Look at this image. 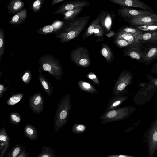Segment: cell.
Instances as JSON below:
<instances>
[{
  "label": "cell",
  "mask_w": 157,
  "mask_h": 157,
  "mask_svg": "<svg viewBox=\"0 0 157 157\" xmlns=\"http://www.w3.org/2000/svg\"><path fill=\"white\" fill-rule=\"evenodd\" d=\"M90 17L89 15H86L67 21L68 23L63 29L55 33L56 39H60V43H66L76 38L85 29Z\"/></svg>",
  "instance_id": "obj_1"
},
{
  "label": "cell",
  "mask_w": 157,
  "mask_h": 157,
  "mask_svg": "<svg viewBox=\"0 0 157 157\" xmlns=\"http://www.w3.org/2000/svg\"><path fill=\"white\" fill-rule=\"evenodd\" d=\"M71 108L70 96L67 94L61 98L56 110L54 124L56 134L67 123Z\"/></svg>",
  "instance_id": "obj_2"
},
{
  "label": "cell",
  "mask_w": 157,
  "mask_h": 157,
  "mask_svg": "<svg viewBox=\"0 0 157 157\" xmlns=\"http://www.w3.org/2000/svg\"><path fill=\"white\" fill-rule=\"evenodd\" d=\"M38 61L42 71H47L57 80H60L63 73V70L58 59L52 55L48 54L40 57Z\"/></svg>",
  "instance_id": "obj_3"
},
{
  "label": "cell",
  "mask_w": 157,
  "mask_h": 157,
  "mask_svg": "<svg viewBox=\"0 0 157 157\" xmlns=\"http://www.w3.org/2000/svg\"><path fill=\"white\" fill-rule=\"evenodd\" d=\"M132 108L129 107H119L104 112L100 117L101 123L105 124L110 122L122 120L128 117L132 113Z\"/></svg>",
  "instance_id": "obj_4"
},
{
  "label": "cell",
  "mask_w": 157,
  "mask_h": 157,
  "mask_svg": "<svg viewBox=\"0 0 157 157\" xmlns=\"http://www.w3.org/2000/svg\"><path fill=\"white\" fill-rule=\"evenodd\" d=\"M70 58L78 66L87 67L90 65V58L88 51L83 46L79 47L73 49L70 53Z\"/></svg>",
  "instance_id": "obj_5"
},
{
  "label": "cell",
  "mask_w": 157,
  "mask_h": 157,
  "mask_svg": "<svg viewBox=\"0 0 157 157\" xmlns=\"http://www.w3.org/2000/svg\"><path fill=\"white\" fill-rule=\"evenodd\" d=\"M133 78V75L129 71L124 70L118 77L113 86L112 96L122 92L125 88L131 84Z\"/></svg>",
  "instance_id": "obj_6"
},
{
  "label": "cell",
  "mask_w": 157,
  "mask_h": 157,
  "mask_svg": "<svg viewBox=\"0 0 157 157\" xmlns=\"http://www.w3.org/2000/svg\"><path fill=\"white\" fill-rule=\"evenodd\" d=\"M117 14L124 18L125 22L128 21L131 18L141 15H147L153 13L144 10H137L129 7L121 6L117 10Z\"/></svg>",
  "instance_id": "obj_7"
},
{
  "label": "cell",
  "mask_w": 157,
  "mask_h": 157,
  "mask_svg": "<svg viewBox=\"0 0 157 157\" xmlns=\"http://www.w3.org/2000/svg\"><path fill=\"white\" fill-rule=\"evenodd\" d=\"M90 3L85 0H73L67 1L60 6L56 10L52 12L54 14H62L63 13L79 7H87Z\"/></svg>",
  "instance_id": "obj_8"
},
{
  "label": "cell",
  "mask_w": 157,
  "mask_h": 157,
  "mask_svg": "<svg viewBox=\"0 0 157 157\" xmlns=\"http://www.w3.org/2000/svg\"><path fill=\"white\" fill-rule=\"evenodd\" d=\"M131 25L136 26L157 25V14L139 16L133 17L128 21Z\"/></svg>",
  "instance_id": "obj_9"
},
{
  "label": "cell",
  "mask_w": 157,
  "mask_h": 157,
  "mask_svg": "<svg viewBox=\"0 0 157 157\" xmlns=\"http://www.w3.org/2000/svg\"><path fill=\"white\" fill-rule=\"evenodd\" d=\"M29 106L33 113L40 114L42 112L44 100L41 93L38 92L33 94L29 97Z\"/></svg>",
  "instance_id": "obj_10"
},
{
  "label": "cell",
  "mask_w": 157,
  "mask_h": 157,
  "mask_svg": "<svg viewBox=\"0 0 157 157\" xmlns=\"http://www.w3.org/2000/svg\"><path fill=\"white\" fill-rule=\"evenodd\" d=\"M141 45L140 43L139 42L130 45L124 52V55L136 59L139 62H144V58L147 50H142Z\"/></svg>",
  "instance_id": "obj_11"
},
{
  "label": "cell",
  "mask_w": 157,
  "mask_h": 157,
  "mask_svg": "<svg viewBox=\"0 0 157 157\" xmlns=\"http://www.w3.org/2000/svg\"><path fill=\"white\" fill-rule=\"evenodd\" d=\"M148 138L149 155L152 156L157 149V119L150 130Z\"/></svg>",
  "instance_id": "obj_12"
},
{
  "label": "cell",
  "mask_w": 157,
  "mask_h": 157,
  "mask_svg": "<svg viewBox=\"0 0 157 157\" xmlns=\"http://www.w3.org/2000/svg\"><path fill=\"white\" fill-rule=\"evenodd\" d=\"M112 3L121 6L137 7L143 10H147L149 7L140 0H108Z\"/></svg>",
  "instance_id": "obj_13"
},
{
  "label": "cell",
  "mask_w": 157,
  "mask_h": 157,
  "mask_svg": "<svg viewBox=\"0 0 157 157\" xmlns=\"http://www.w3.org/2000/svg\"><path fill=\"white\" fill-rule=\"evenodd\" d=\"M101 13L100 24L104 29L109 31L112 26L116 17L113 12L110 13L106 10H100Z\"/></svg>",
  "instance_id": "obj_14"
},
{
  "label": "cell",
  "mask_w": 157,
  "mask_h": 157,
  "mask_svg": "<svg viewBox=\"0 0 157 157\" xmlns=\"http://www.w3.org/2000/svg\"><path fill=\"white\" fill-rule=\"evenodd\" d=\"M10 138L4 127L0 131V157H3L7 152L10 147Z\"/></svg>",
  "instance_id": "obj_15"
},
{
  "label": "cell",
  "mask_w": 157,
  "mask_h": 157,
  "mask_svg": "<svg viewBox=\"0 0 157 157\" xmlns=\"http://www.w3.org/2000/svg\"><path fill=\"white\" fill-rule=\"evenodd\" d=\"M123 90L121 92L112 96L109 101L108 105L105 112L117 108L125 101L128 97L124 95Z\"/></svg>",
  "instance_id": "obj_16"
},
{
  "label": "cell",
  "mask_w": 157,
  "mask_h": 157,
  "mask_svg": "<svg viewBox=\"0 0 157 157\" xmlns=\"http://www.w3.org/2000/svg\"><path fill=\"white\" fill-rule=\"evenodd\" d=\"M136 42L154 43L157 41V32H147L135 36Z\"/></svg>",
  "instance_id": "obj_17"
},
{
  "label": "cell",
  "mask_w": 157,
  "mask_h": 157,
  "mask_svg": "<svg viewBox=\"0 0 157 157\" xmlns=\"http://www.w3.org/2000/svg\"><path fill=\"white\" fill-rule=\"evenodd\" d=\"M38 69L39 72V77L40 82L44 91L50 97L53 91L54 87L51 83L43 75L41 68L40 67Z\"/></svg>",
  "instance_id": "obj_18"
},
{
  "label": "cell",
  "mask_w": 157,
  "mask_h": 157,
  "mask_svg": "<svg viewBox=\"0 0 157 157\" xmlns=\"http://www.w3.org/2000/svg\"><path fill=\"white\" fill-rule=\"evenodd\" d=\"M25 3L23 0H10L7 6V9L9 15L18 12L21 10Z\"/></svg>",
  "instance_id": "obj_19"
},
{
  "label": "cell",
  "mask_w": 157,
  "mask_h": 157,
  "mask_svg": "<svg viewBox=\"0 0 157 157\" xmlns=\"http://www.w3.org/2000/svg\"><path fill=\"white\" fill-rule=\"evenodd\" d=\"M101 16V13H100L96 18L91 22L82 36L81 38L82 40H85L94 34V29L96 25L100 21Z\"/></svg>",
  "instance_id": "obj_20"
},
{
  "label": "cell",
  "mask_w": 157,
  "mask_h": 157,
  "mask_svg": "<svg viewBox=\"0 0 157 157\" xmlns=\"http://www.w3.org/2000/svg\"><path fill=\"white\" fill-rule=\"evenodd\" d=\"M27 17L26 9L21 10L14 15L9 21L11 24L18 25L22 23Z\"/></svg>",
  "instance_id": "obj_21"
},
{
  "label": "cell",
  "mask_w": 157,
  "mask_h": 157,
  "mask_svg": "<svg viewBox=\"0 0 157 157\" xmlns=\"http://www.w3.org/2000/svg\"><path fill=\"white\" fill-rule=\"evenodd\" d=\"M24 133L25 136L31 140H36L38 133L36 128L30 124L25 126L24 128Z\"/></svg>",
  "instance_id": "obj_22"
},
{
  "label": "cell",
  "mask_w": 157,
  "mask_h": 157,
  "mask_svg": "<svg viewBox=\"0 0 157 157\" xmlns=\"http://www.w3.org/2000/svg\"><path fill=\"white\" fill-rule=\"evenodd\" d=\"M101 48L100 52L106 59L107 63H110L114 60V57L112 51L109 47L104 43L101 45Z\"/></svg>",
  "instance_id": "obj_23"
},
{
  "label": "cell",
  "mask_w": 157,
  "mask_h": 157,
  "mask_svg": "<svg viewBox=\"0 0 157 157\" xmlns=\"http://www.w3.org/2000/svg\"><path fill=\"white\" fill-rule=\"evenodd\" d=\"M83 7H79L73 10L65 11L61 14L64 15L63 19L66 21L73 20L83 10Z\"/></svg>",
  "instance_id": "obj_24"
},
{
  "label": "cell",
  "mask_w": 157,
  "mask_h": 157,
  "mask_svg": "<svg viewBox=\"0 0 157 157\" xmlns=\"http://www.w3.org/2000/svg\"><path fill=\"white\" fill-rule=\"evenodd\" d=\"M157 59V47L149 48L145 55L144 62L146 64Z\"/></svg>",
  "instance_id": "obj_25"
},
{
  "label": "cell",
  "mask_w": 157,
  "mask_h": 157,
  "mask_svg": "<svg viewBox=\"0 0 157 157\" xmlns=\"http://www.w3.org/2000/svg\"><path fill=\"white\" fill-rule=\"evenodd\" d=\"M78 86L82 90L90 94H96L97 90L92 85L87 82L80 80L77 82Z\"/></svg>",
  "instance_id": "obj_26"
},
{
  "label": "cell",
  "mask_w": 157,
  "mask_h": 157,
  "mask_svg": "<svg viewBox=\"0 0 157 157\" xmlns=\"http://www.w3.org/2000/svg\"><path fill=\"white\" fill-rule=\"evenodd\" d=\"M115 38L124 40L128 42L130 45L136 42L135 36L133 35L119 30L116 34Z\"/></svg>",
  "instance_id": "obj_27"
},
{
  "label": "cell",
  "mask_w": 157,
  "mask_h": 157,
  "mask_svg": "<svg viewBox=\"0 0 157 157\" xmlns=\"http://www.w3.org/2000/svg\"><path fill=\"white\" fill-rule=\"evenodd\" d=\"M24 146H22L21 144H17L11 150L7 152L5 157H17L23 151L25 150Z\"/></svg>",
  "instance_id": "obj_28"
},
{
  "label": "cell",
  "mask_w": 157,
  "mask_h": 157,
  "mask_svg": "<svg viewBox=\"0 0 157 157\" xmlns=\"http://www.w3.org/2000/svg\"><path fill=\"white\" fill-rule=\"evenodd\" d=\"M23 95V94L21 92L12 94L7 100L6 103L10 106L13 105L20 101Z\"/></svg>",
  "instance_id": "obj_29"
},
{
  "label": "cell",
  "mask_w": 157,
  "mask_h": 157,
  "mask_svg": "<svg viewBox=\"0 0 157 157\" xmlns=\"http://www.w3.org/2000/svg\"><path fill=\"white\" fill-rule=\"evenodd\" d=\"M37 157H56L55 151L51 147L44 146L41 152L37 156Z\"/></svg>",
  "instance_id": "obj_30"
},
{
  "label": "cell",
  "mask_w": 157,
  "mask_h": 157,
  "mask_svg": "<svg viewBox=\"0 0 157 157\" xmlns=\"http://www.w3.org/2000/svg\"><path fill=\"white\" fill-rule=\"evenodd\" d=\"M57 31L56 29L52 25H46L39 29L36 31L37 33L46 35Z\"/></svg>",
  "instance_id": "obj_31"
},
{
  "label": "cell",
  "mask_w": 157,
  "mask_h": 157,
  "mask_svg": "<svg viewBox=\"0 0 157 157\" xmlns=\"http://www.w3.org/2000/svg\"><path fill=\"white\" fill-rule=\"evenodd\" d=\"M119 30L130 33L134 36H138L143 33V31L136 28L128 26L122 27L119 29Z\"/></svg>",
  "instance_id": "obj_32"
},
{
  "label": "cell",
  "mask_w": 157,
  "mask_h": 157,
  "mask_svg": "<svg viewBox=\"0 0 157 157\" xmlns=\"http://www.w3.org/2000/svg\"><path fill=\"white\" fill-rule=\"evenodd\" d=\"M87 128V126L85 125L76 123L73 125L71 130L74 134L78 135L84 133L86 131Z\"/></svg>",
  "instance_id": "obj_33"
},
{
  "label": "cell",
  "mask_w": 157,
  "mask_h": 157,
  "mask_svg": "<svg viewBox=\"0 0 157 157\" xmlns=\"http://www.w3.org/2000/svg\"><path fill=\"white\" fill-rule=\"evenodd\" d=\"M45 1V0H33L30 7V9L34 13L40 11Z\"/></svg>",
  "instance_id": "obj_34"
},
{
  "label": "cell",
  "mask_w": 157,
  "mask_h": 157,
  "mask_svg": "<svg viewBox=\"0 0 157 157\" xmlns=\"http://www.w3.org/2000/svg\"><path fill=\"white\" fill-rule=\"evenodd\" d=\"M5 37L3 29H0V61L2 58L5 51Z\"/></svg>",
  "instance_id": "obj_35"
},
{
  "label": "cell",
  "mask_w": 157,
  "mask_h": 157,
  "mask_svg": "<svg viewBox=\"0 0 157 157\" xmlns=\"http://www.w3.org/2000/svg\"><path fill=\"white\" fill-rule=\"evenodd\" d=\"M32 74L29 69H27L24 71L21 77V81L25 84H29L31 80Z\"/></svg>",
  "instance_id": "obj_36"
},
{
  "label": "cell",
  "mask_w": 157,
  "mask_h": 157,
  "mask_svg": "<svg viewBox=\"0 0 157 157\" xmlns=\"http://www.w3.org/2000/svg\"><path fill=\"white\" fill-rule=\"evenodd\" d=\"M21 116L17 112H13L9 115V121L10 122L14 125L19 124L21 120Z\"/></svg>",
  "instance_id": "obj_37"
},
{
  "label": "cell",
  "mask_w": 157,
  "mask_h": 157,
  "mask_svg": "<svg viewBox=\"0 0 157 157\" xmlns=\"http://www.w3.org/2000/svg\"><path fill=\"white\" fill-rule=\"evenodd\" d=\"M136 28L142 31L157 32V25L138 26Z\"/></svg>",
  "instance_id": "obj_38"
},
{
  "label": "cell",
  "mask_w": 157,
  "mask_h": 157,
  "mask_svg": "<svg viewBox=\"0 0 157 157\" xmlns=\"http://www.w3.org/2000/svg\"><path fill=\"white\" fill-rule=\"evenodd\" d=\"M114 43L120 48L128 47L130 45V44L127 41L118 38L115 39L114 40Z\"/></svg>",
  "instance_id": "obj_39"
},
{
  "label": "cell",
  "mask_w": 157,
  "mask_h": 157,
  "mask_svg": "<svg viewBox=\"0 0 157 157\" xmlns=\"http://www.w3.org/2000/svg\"><path fill=\"white\" fill-rule=\"evenodd\" d=\"M100 22L96 25L94 31V34L98 38L102 37L103 36L104 32V29L101 25Z\"/></svg>",
  "instance_id": "obj_40"
},
{
  "label": "cell",
  "mask_w": 157,
  "mask_h": 157,
  "mask_svg": "<svg viewBox=\"0 0 157 157\" xmlns=\"http://www.w3.org/2000/svg\"><path fill=\"white\" fill-rule=\"evenodd\" d=\"M86 76L89 79L92 80L97 84L99 85L100 84V82L98 78L93 73L90 72Z\"/></svg>",
  "instance_id": "obj_41"
},
{
  "label": "cell",
  "mask_w": 157,
  "mask_h": 157,
  "mask_svg": "<svg viewBox=\"0 0 157 157\" xmlns=\"http://www.w3.org/2000/svg\"><path fill=\"white\" fill-rule=\"evenodd\" d=\"M9 87H5L4 84H0V98H1L3 95V93L7 90L9 88Z\"/></svg>",
  "instance_id": "obj_42"
},
{
  "label": "cell",
  "mask_w": 157,
  "mask_h": 157,
  "mask_svg": "<svg viewBox=\"0 0 157 157\" xmlns=\"http://www.w3.org/2000/svg\"><path fill=\"white\" fill-rule=\"evenodd\" d=\"M107 157H132V156L126 155H110L107 156Z\"/></svg>",
  "instance_id": "obj_43"
},
{
  "label": "cell",
  "mask_w": 157,
  "mask_h": 157,
  "mask_svg": "<svg viewBox=\"0 0 157 157\" xmlns=\"http://www.w3.org/2000/svg\"><path fill=\"white\" fill-rule=\"evenodd\" d=\"M29 153L28 152H26V150L23 151L20 154H19L17 157H29Z\"/></svg>",
  "instance_id": "obj_44"
},
{
  "label": "cell",
  "mask_w": 157,
  "mask_h": 157,
  "mask_svg": "<svg viewBox=\"0 0 157 157\" xmlns=\"http://www.w3.org/2000/svg\"><path fill=\"white\" fill-rule=\"evenodd\" d=\"M64 0H52L51 5L52 6H54Z\"/></svg>",
  "instance_id": "obj_45"
},
{
  "label": "cell",
  "mask_w": 157,
  "mask_h": 157,
  "mask_svg": "<svg viewBox=\"0 0 157 157\" xmlns=\"http://www.w3.org/2000/svg\"><path fill=\"white\" fill-rule=\"evenodd\" d=\"M150 81L153 85L157 86V78H154L150 80Z\"/></svg>",
  "instance_id": "obj_46"
},
{
  "label": "cell",
  "mask_w": 157,
  "mask_h": 157,
  "mask_svg": "<svg viewBox=\"0 0 157 157\" xmlns=\"http://www.w3.org/2000/svg\"><path fill=\"white\" fill-rule=\"evenodd\" d=\"M156 70V71H156H157V63L155 65H154V67H153V69H152V70ZM156 73H157V71Z\"/></svg>",
  "instance_id": "obj_47"
}]
</instances>
